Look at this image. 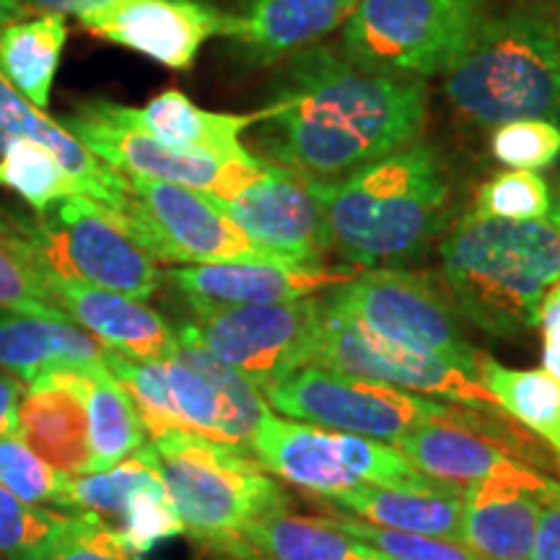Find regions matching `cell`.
<instances>
[{"instance_id": "obj_1", "label": "cell", "mask_w": 560, "mask_h": 560, "mask_svg": "<svg viewBox=\"0 0 560 560\" xmlns=\"http://www.w3.org/2000/svg\"><path fill=\"white\" fill-rule=\"evenodd\" d=\"M429 115L423 81L371 73L335 47L291 55L276 96L257 112L262 161L335 182L418 143Z\"/></svg>"}, {"instance_id": "obj_2", "label": "cell", "mask_w": 560, "mask_h": 560, "mask_svg": "<svg viewBox=\"0 0 560 560\" xmlns=\"http://www.w3.org/2000/svg\"><path fill=\"white\" fill-rule=\"evenodd\" d=\"M441 283L462 319L493 338L537 327L540 304L560 280V210L540 221L470 213L439 247Z\"/></svg>"}, {"instance_id": "obj_3", "label": "cell", "mask_w": 560, "mask_h": 560, "mask_svg": "<svg viewBox=\"0 0 560 560\" xmlns=\"http://www.w3.org/2000/svg\"><path fill=\"white\" fill-rule=\"evenodd\" d=\"M322 202L330 252L348 268H397L439 234L450 185L436 153L412 143L322 182Z\"/></svg>"}, {"instance_id": "obj_4", "label": "cell", "mask_w": 560, "mask_h": 560, "mask_svg": "<svg viewBox=\"0 0 560 560\" xmlns=\"http://www.w3.org/2000/svg\"><path fill=\"white\" fill-rule=\"evenodd\" d=\"M444 94L475 128L520 120L560 125V39L556 13L522 3L482 19L444 73Z\"/></svg>"}, {"instance_id": "obj_5", "label": "cell", "mask_w": 560, "mask_h": 560, "mask_svg": "<svg viewBox=\"0 0 560 560\" xmlns=\"http://www.w3.org/2000/svg\"><path fill=\"white\" fill-rule=\"evenodd\" d=\"M107 369L136 402L149 441L190 433L249 452L270 410L257 384L179 332L166 359L132 361L107 353Z\"/></svg>"}, {"instance_id": "obj_6", "label": "cell", "mask_w": 560, "mask_h": 560, "mask_svg": "<svg viewBox=\"0 0 560 560\" xmlns=\"http://www.w3.org/2000/svg\"><path fill=\"white\" fill-rule=\"evenodd\" d=\"M185 535L213 556L236 560L242 532L265 516L289 511L280 482L247 450L166 433L145 441Z\"/></svg>"}, {"instance_id": "obj_7", "label": "cell", "mask_w": 560, "mask_h": 560, "mask_svg": "<svg viewBox=\"0 0 560 560\" xmlns=\"http://www.w3.org/2000/svg\"><path fill=\"white\" fill-rule=\"evenodd\" d=\"M488 16V0H359L342 24V55L402 81L444 75Z\"/></svg>"}, {"instance_id": "obj_8", "label": "cell", "mask_w": 560, "mask_h": 560, "mask_svg": "<svg viewBox=\"0 0 560 560\" xmlns=\"http://www.w3.org/2000/svg\"><path fill=\"white\" fill-rule=\"evenodd\" d=\"M34 262L55 276L149 301L159 291V262L136 242L120 213L86 195H68L37 219H11Z\"/></svg>"}, {"instance_id": "obj_9", "label": "cell", "mask_w": 560, "mask_h": 560, "mask_svg": "<svg viewBox=\"0 0 560 560\" xmlns=\"http://www.w3.org/2000/svg\"><path fill=\"white\" fill-rule=\"evenodd\" d=\"M249 454L272 478L317 499H330L355 486H439V480L420 475L397 446L276 416L272 410L265 412L260 429L252 436Z\"/></svg>"}, {"instance_id": "obj_10", "label": "cell", "mask_w": 560, "mask_h": 560, "mask_svg": "<svg viewBox=\"0 0 560 560\" xmlns=\"http://www.w3.org/2000/svg\"><path fill=\"white\" fill-rule=\"evenodd\" d=\"M60 125L112 170L128 177L190 187L221 202L236 198L268 170V161L257 159L255 153L247 159H219L172 149L140 128L130 107L107 100L79 104L75 112L62 117Z\"/></svg>"}, {"instance_id": "obj_11", "label": "cell", "mask_w": 560, "mask_h": 560, "mask_svg": "<svg viewBox=\"0 0 560 560\" xmlns=\"http://www.w3.org/2000/svg\"><path fill=\"white\" fill-rule=\"evenodd\" d=\"M325 296L371 332L418 353L439 355L478 380L486 353L467 338L450 296L425 276L400 268L359 270Z\"/></svg>"}, {"instance_id": "obj_12", "label": "cell", "mask_w": 560, "mask_h": 560, "mask_svg": "<svg viewBox=\"0 0 560 560\" xmlns=\"http://www.w3.org/2000/svg\"><path fill=\"white\" fill-rule=\"evenodd\" d=\"M262 395L276 416L384 441L392 446L418 425L452 418L459 410V405L412 395L382 382L338 374L314 363L293 371Z\"/></svg>"}, {"instance_id": "obj_13", "label": "cell", "mask_w": 560, "mask_h": 560, "mask_svg": "<svg viewBox=\"0 0 560 560\" xmlns=\"http://www.w3.org/2000/svg\"><path fill=\"white\" fill-rule=\"evenodd\" d=\"M319 327L322 296H310L195 314L174 330L268 392L293 371L312 366Z\"/></svg>"}, {"instance_id": "obj_14", "label": "cell", "mask_w": 560, "mask_h": 560, "mask_svg": "<svg viewBox=\"0 0 560 560\" xmlns=\"http://www.w3.org/2000/svg\"><path fill=\"white\" fill-rule=\"evenodd\" d=\"M128 177V174H125ZM136 242L156 262L206 265L226 260H278L255 247L223 213L221 200L170 182L128 177L117 208Z\"/></svg>"}, {"instance_id": "obj_15", "label": "cell", "mask_w": 560, "mask_h": 560, "mask_svg": "<svg viewBox=\"0 0 560 560\" xmlns=\"http://www.w3.org/2000/svg\"><path fill=\"white\" fill-rule=\"evenodd\" d=\"M312 363L338 374L389 384L431 400L459 405L488 416H503L488 389L465 369L371 332L359 319L330 304L325 293H322L319 340Z\"/></svg>"}, {"instance_id": "obj_16", "label": "cell", "mask_w": 560, "mask_h": 560, "mask_svg": "<svg viewBox=\"0 0 560 560\" xmlns=\"http://www.w3.org/2000/svg\"><path fill=\"white\" fill-rule=\"evenodd\" d=\"M503 433V416L459 408L452 418L429 420L397 441V450L425 478L452 486L478 480H509L516 486L548 493L552 480L520 457L514 439Z\"/></svg>"}, {"instance_id": "obj_17", "label": "cell", "mask_w": 560, "mask_h": 560, "mask_svg": "<svg viewBox=\"0 0 560 560\" xmlns=\"http://www.w3.org/2000/svg\"><path fill=\"white\" fill-rule=\"evenodd\" d=\"M223 213L265 255L299 265H325L330 252L322 179L268 164L260 177L221 202Z\"/></svg>"}, {"instance_id": "obj_18", "label": "cell", "mask_w": 560, "mask_h": 560, "mask_svg": "<svg viewBox=\"0 0 560 560\" xmlns=\"http://www.w3.org/2000/svg\"><path fill=\"white\" fill-rule=\"evenodd\" d=\"M83 30L112 45L161 62L190 70L200 47L221 37L226 13L202 0H107L75 13Z\"/></svg>"}, {"instance_id": "obj_19", "label": "cell", "mask_w": 560, "mask_h": 560, "mask_svg": "<svg viewBox=\"0 0 560 560\" xmlns=\"http://www.w3.org/2000/svg\"><path fill=\"white\" fill-rule=\"evenodd\" d=\"M355 268L299 265L289 260H226L206 265H177L166 280L185 296L195 314L226 306L283 304L338 289L355 276Z\"/></svg>"}, {"instance_id": "obj_20", "label": "cell", "mask_w": 560, "mask_h": 560, "mask_svg": "<svg viewBox=\"0 0 560 560\" xmlns=\"http://www.w3.org/2000/svg\"><path fill=\"white\" fill-rule=\"evenodd\" d=\"M37 270L55 304L68 314L70 322L100 340L109 353L132 361H151L166 359L177 348L174 327L145 301L55 276L39 265Z\"/></svg>"}, {"instance_id": "obj_21", "label": "cell", "mask_w": 560, "mask_h": 560, "mask_svg": "<svg viewBox=\"0 0 560 560\" xmlns=\"http://www.w3.org/2000/svg\"><path fill=\"white\" fill-rule=\"evenodd\" d=\"M91 371H52L26 384L19 402V436L52 470L68 478L89 472L86 380Z\"/></svg>"}, {"instance_id": "obj_22", "label": "cell", "mask_w": 560, "mask_h": 560, "mask_svg": "<svg viewBox=\"0 0 560 560\" xmlns=\"http://www.w3.org/2000/svg\"><path fill=\"white\" fill-rule=\"evenodd\" d=\"M359 0H244L226 13L223 39L236 42L252 60L272 62L319 45L346 24Z\"/></svg>"}, {"instance_id": "obj_23", "label": "cell", "mask_w": 560, "mask_h": 560, "mask_svg": "<svg viewBox=\"0 0 560 560\" xmlns=\"http://www.w3.org/2000/svg\"><path fill=\"white\" fill-rule=\"evenodd\" d=\"M11 140H30V143L50 151L68 172V177L73 179L79 195H86L112 210L122 206L125 192H128V177L96 159L81 140H75L62 128L60 120H52L47 112L34 107L0 73V151Z\"/></svg>"}, {"instance_id": "obj_24", "label": "cell", "mask_w": 560, "mask_h": 560, "mask_svg": "<svg viewBox=\"0 0 560 560\" xmlns=\"http://www.w3.org/2000/svg\"><path fill=\"white\" fill-rule=\"evenodd\" d=\"M109 350L75 322L0 306V371L32 384L52 371L107 369Z\"/></svg>"}, {"instance_id": "obj_25", "label": "cell", "mask_w": 560, "mask_h": 560, "mask_svg": "<svg viewBox=\"0 0 560 560\" xmlns=\"http://www.w3.org/2000/svg\"><path fill=\"white\" fill-rule=\"evenodd\" d=\"M465 490L467 486L452 482H439L433 488L355 486L319 501L376 527L459 542Z\"/></svg>"}, {"instance_id": "obj_26", "label": "cell", "mask_w": 560, "mask_h": 560, "mask_svg": "<svg viewBox=\"0 0 560 560\" xmlns=\"http://www.w3.org/2000/svg\"><path fill=\"white\" fill-rule=\"evenodd\" d=\"M542 499L509 480H478L465 490L462 545L482 560H532Z\"/></svg>"}, {"instance_id": "obj_27", "label": "cell", "mask_w": 560, "mask_h": 560, "mask_svg": "<svg viewBox=\"0 0 560 560\" xmlns=\"http://www.w3.org/2000/svg\"><path fill=\"white\" fill-rule=\"evenodd\" d=\"M132 117L161 143L179 151L208 153L219 159H247L252 153L242 145L244 130L257 122L252 115H226V112L200 109L190 96L177 89L153 96L145 107H130Z\"/></svg>"}, {"instance_id": "obj_28", "label": "cell", "mask_w": 560, "mask_h": 560, "mask_svg": "<svg viewBox=\"0 0 560 560\" xmlns=\"http://www.w3.org/2000/svg\"><path fill=\"white\" fill-rule=\"evenodd\" d=\"M236 560H387L327 520L289 511L265 516L242 532Z\"/></svg>"}, {"instance_id": "obj_29", "label": "cell", "mask_w": 560, "mask_h": 560, "mask_svg": "<svg viewBox=\"0 0 560 560\" xmlns=\"http://www.w3.org/2000/svg\"><path fill=\"white\" fill-rule=\"evenodd\" d=\"M478 382L503 416L540 439L560 470V382L545 369H511L482 355Z\"/></svg>"}, {"instance_id": "obj_30", "label": "cell", "mask_w": 560, "mask_h": 560, "mask_svg": "<svg viewBox=\"0 0 560 560\" xmlns=\"http://www.w3.org/2000/svg\"><path fill=\"white\" fill-rule=\"evenodd\" d=\"M66 42L68 24L60 13H39L37 19L13 21L0 32V73L42 112L50 104Z\"/></svg>"}, {"instance_id": "obj_31", "label": "cell", "mask_w": 560, "mask_h": 560, "mask_svg": "<svg viewBox=\"0 0 560 560\" xmlns=\"http://www.w3.org/2000/svg\"><path fill=\"white\" fill-rule=\"evenodd\" d=\"M83 402L89 420V472L128 459L149 441L136 402L109 369L91 371Z\"/></svg>"}, {"instance_id": "obj_32", "label": "cell", "mask_w": 560, "mask_h": 560, "mask_svg": "<svg viewBox=\"0 0 560 560\" xmlns=\"http://www.w3.org/2000/svg\"><path fill=\"white\" fill-rule=\"evenodd\" d=\"M161 486H164V480H161L156 465H153L143 444L136 454L107 467V470L68 478L58 509L70 511V514H91L96 520L115 524L136 501V495Z\"/></svg>"}, {"instance_id": "obj_33", "label": "cell", "mask_w": 560, "mask_h": 560, "mask_svg": "<svg viewBox=\"0 0 560 560\" xmlns=\"http://www.w3.org/2000/svg\"><path fill=\"white\" fill-rule=\"evenodd\" d=\"M0 187L16 192L37 215L68 195H79L60 161L30 140H11L9 145H3V151H0Z\"/></svg>"}, {"instance_id": "obj_34", "label": "cell", "mask_w": 560, "mask_h": 560, "mask_svg": "<svg viewBox=\"0 0 560 560\" xmlns=\"http://www.w3.org/2000/svg\"><path fill=\"white\" fill-rule=\"evenodd\" d=\"M0 306L34 317L70 322L47 291L30 244L5 219H0Z\"/></svg>"}, {"instance_id": "obj_35", "label": "cell", "mask_w": 560, "mask_h": 560, "mask_svg": "<svg viewBox=\"0 0 560 560\" xmlns=\"http://www.w3.org/2000/svg\"><path fill=\"white\" fill-rule=\"evenodd\" d=\"M560 210L550 185L537 172L506 170L480 187L472 213L501 221H540Z\"/></svg>"}, {"instance_id": "obj_36", "label": "cell", "mask_w": 560, "mask_h": 560, "mask_svg": "<svg viewBox=\"0 0 560 560\" xmlns=\"http://www.w3.org/2000/svg\"><path fill=\"white\" fill-rule=\"evenodd\" d=\"M66 520L68 511L34 506L0 486V560H39Z\"/></svg>"}, {"instance_id": "obj_37", "label": "cell", "mask_w": 560, "mask_h": 560, "mask_svg": "<svg viewBox=\"0 0 560 560\" xmlns=\"http://www.w3.org/2000/svg\"><path fill=\"white\" fill-rule=\"evenodd\" d=\"M68 475L52 470L19 433L0 436V486L34 506L58 509Z\"/></svg>"}, {"instance_id": "obj_38", "label": "cell", "mask_w": 560, "mask_h": 560, "mask_svg": "<svg viewBox=\"0 0 560 560\" xmlns=\"http://www.w3.org/2000/svg\"><path fill=\"white\" fill-rule=\"evenodd\" d=\"M327 522L366 548L382 552L387 560H482L462 542L441 540V537L384 529L346 514H330Z\"/></svg>"}, {"instance_id": "obj_39", "label": "cell", "mask_w": 560, "mask_h": 560, "mask_svg": "<svg viewBox=\"0 0 560 560\" xmlns=\"http://www.w3.org/2000/svg\"><path fill=\"white\" fill-rule=\"evenodd\" d=\"M112 527L138 558H145L151 550H156L161 542L172 540V537L185 535V527H182L164 486L143 490V493L136 495V501Z\"/></svg>"}, {"instance_id": "obj_40", "label": "cell", "mask_w": 560, "mask_h": 560, "mask_svg": "<svg viewBox=\"0 0 560 560\" xmlns=\"http://www.w3.org/2000/svg\"><path fill=\"white\" fill-rule=\"evenodd\" d=\"M490 151L509 170H548L560 159V125L548 120L501 125L493 130Z\"/></svg>"}, {"instance_id": "obj_41", "label": "cell", "mask_w": 560, "mask_h": 560, "mask_svg": "<svg viewBox=\"0 0 560 560\" xmlns=\"http://www.w3.org/2000/svg\"><path fill=\"white\" fill-rule=\"evenodd\" d=\"M39 560H143L120 540L115 527L91 514H70Z\"/></svg>"}, {"instance_id": "obj_42", "label": "cell", "mask_w": 560, "mask_h": 560, "mask_svg": "<svg viewBox=\"0 0 560 560\" xmlns=\"http://www.w3.org/2000/svg\"><path fill=\"white\" fill-rule=\"evenodd\" d=\"M535 330L542 338V369L560 382V280L545 293Z\"/></svg>"}, {"instance_id": "obj_43", "label": "cell", "mask_w": 560, "mask_h": 560, "mask_svg": "<svg viewBox=\"0 0 560 560\" xmlns=\"http://www.w3.org/2000/svg\"><path fill=\"white\" fill-rule=\"evenodd\" d=\"M532 560H560V506L542 503Z\"/></svg>"}, {"instance_id": "obj_44", "label": "cell", "mask_w": 560, "mask_h": 560, "mask_svg": "<svg viewBox=\"0 0 560 560\" xmlns=\"http://www.w3.org/2000/svg\"><path fill=\"white\" fill-rule=\"evenodd\" d=\"M26 384L0 371V436L19 433V402Z\"/></svg>"}, {"instance_id": "obj_45", "label": "cell", "mask_w": 560, "mask_h": 560, "mask_svg": "<svg viewBox=\"0 0 560 560\" xmlns=\"http://www.w3.org/2000/svg\"><path fill=\"white\" fill-rule=\"evenodd\" d=\"M100 3H107V0H21V5L24 9H32V11H39V13H60V16H66V13H81L91 9V5H100Z\"/></svg>"}, {"instance_id": "obj_46", "label": "cell", "mask_w": 560, "mask_h": 560, "mask_svg": "<svg viewBox=\"0 0 560 560\" xmlns=\"http://www.w3.org/2000/svg\"><path fill=\"white\" fill-rule=\"evenodd\" d=\"M21 11H24L21 0H0V32H3L9 24H13Z\"/></svg>"}, {"instance_id": "obj_47", "label": "cell", "mask_w": 560, "mask_h": 560, "mask_svg": "<svg viewBox=\"0 0 560 560\" xmlns=\"http://www.w3.org/2000/svg\"><path fill=\"white\" fill-rule=\"evenodd\" d=\"M556 26H558V39H560V3H558V9H556Z\"/></svg>"}]
</instances>
